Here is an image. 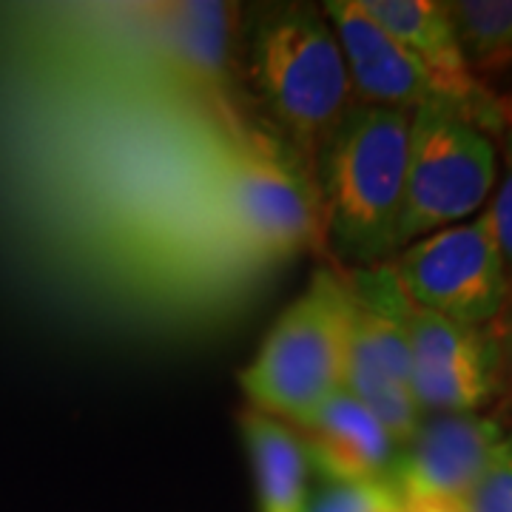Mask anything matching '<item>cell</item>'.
<instances>
[{"label": "cell", "mask_w": 512, "mask_h": 512, "mask_svg": "<svg viewBox=\"0 0 512 512\" xmlns=\"http://www.w3.org/2000/svg\"><path fill=\"white\" fill-rule=\"evenodd\" d=\"M407 143V111L353 103L316 154L322 239L348 271L387 265L399 254Z\"/></svg>", "instance_id": "obj_1"}, {"label": "cell", "mask_w": 512, "mask_h": 512, "mask_svg": "<svg viewBox=\"0 0 512 512\" xmlns=\"http://www.w3.org/2000/svg\"><path fill=\"white\" fill-rule=\"evenodd\" d=\"M245 69L276 137L313 174L319 148L353 106L345 55L322 6H256L245 26Z\"/></svg>", "instance_id": "obj_2"}, {"label": "cell", "mask_w": 512, "mask_h": 512, "mask_svg": "<svg viewBox=\"0 0 512 512\" xmlns=\"http://www.w3.org/2000/svg\"><path fill=\"white\" fill-rule=\"evenodd\" d=\"M348 373V293L339 271L319 268L308 291L268 330L239 387L251 410L299 427L345 390Z\"/></svg>", "instance_id": "obj_3"}, {"label": "cell", "mask_w": 512, "mask_h": 512, "mask_svg": "<svg viewBox=\"0 0 512 512\" xmlns=\"http://www.w3.org/2000/svg\"><path fill=\"white\" fill-rule=\"evenodd\" d=\"M495 180L498 148L484 128L444 106L413 111L399 251L433 231L467 222L490 200Z\"/></svg>", "instance_id": "obj_4"}, {"label": "cell", "mask_w": 512, "mask_h": 512, "mask_svg": "<svg viewBox=\"0 0 512 512\" xmlns=\"http://www.w3.org/2000/svg\"><path fill=\"white\" fill-rule=\"evenodd\" d=\"M222 194L239 237L254 251L291 256L322 245V208L313 174L276 134L228 128Z\"/></svg>", "instance_id": "obj_5"}, {"label": "cell", "mask_w": 512, "mask_h": 512, "mask_svg": "<svg viewBox=\"0 0 512 512\" xmlns=\"http://www.w3.org/2000/svg\"><path fill=\"white\" fill-rule=\"evenodd\" d=\"M339 274L348 293L345 390L376 413L402 450L424 419L410 393L407 313L413 302L390 262Z\"/></svg>", "instance_id": "obj_6"}, {"label": "cell", "mask_w": 512, "mask_h": 512, "mask_svg": "<svg viewBox=\"0 0 512 512\" xmlns=\"http://www.w3.org/2000/svg\"><path fill=\"white\" fill-rule=\"evenodd\" d=\"M390 265L416 308L467 328L493 325L510 302V276L487 214L404 245Z\"/></svg>", "instance_id": "obj_7"}, {"label": "cell", "mask_w": 512, "mask_h": 512, "mask_svg": "<svg viewBox=\"0 0 512 512\" xmlns=\"http://www.w3.org/2000/svg\"><path fill=\"white\" fill-rule=\"evenodd\" d=\"M322 12L345 55L353 103L407 114L424 106H444L464 114L484 131L501 134L507 128V117L495 100H473L450 89L419 57L387 35L359 0H328L322 3Z\"/></svg>", "instance_id": "obj_8"}, {"label": "cell", "mask_w": 512, "mask_h": 512, "mask_svg": "<svg viewBox=\"0 0 512 512\" xmlns=\"http://www.w3.org/2000/svg\"><path fill=\"white\" fill-rule=\"evenodd\" d=\"M410 393L430 416L478 413L501 387L504 362L490 330L467 328L421 308L407 313Z\"/></svg>", "instance_id": "obj_9"}, {"label": "cell", "mask_w": 512, "mask_h": 512, "mask_svg": "<svg viewBox=\"0 0 512 512\" xmlns=\"http://www.w3.org/2000/svg\"><path fill=\"white\" fill-rule=\"evenodd\" d=\"M504 436V427L481 413L421 419L387 484L407 504H464Z\"/></svg>", "instance_id": "obj_10"}, {"label": "cell", "mask_w": 512, "mask_h": 512, "mask_svg": "<svg viewBox=\"0 0 512 512\" xmlns=\"http://www.w3.org/2000/svg\"><path fill=\"white\" fill-rule=\"evenodd\" d=\"M239 6L231 3H165L157 6L160 52L191 97H197L228 128L242 126L234 94L231 37Z\"/></svg>", "instance_id": "obj_11"}, {"label": "cell", "mask_w": 512, "mask_h": 512, "mask_svg": "<svg viewBox=\"0 0 512 512\" xmlns=\"http://www.w3.org/2000/svg\"><path fill=\"white\" fill-rule=\"evenodd\" d=\"M311 473L325 484L387 481L399 444L373 410L348 390L330 396L311 419L293 427Z\"/></svg>", "instance_id": "obj_12"}, {"label": "cell", "mask_w": 512, "mask_h": 512, "mask_svg": "<svg viewBox=\"0 0 512 512\" xmlns=\"http://www.w3.org/2000/svg\"><path fill=\"white\" fill-rule=\"evenodd\" d=\"M370 18L450 89L473 100H493L467 72L456 26L441 0H359Z\"/></svg>", "instance_id": "obj_13"}, {"label": "cell", "mask_w": 512, "mask_h": 512, "mask_svg": "<svg viewBox=\"0 0 512 512\" xmlns=\"http://www.w3.org/2000/svg\"><path fill=\"white\" fill-rule=\"evenodd\" d=\"M239 433L251 458L259 512H308L311 467L293 427L248 407L239 413Z\"/></svg>", "instance_id": "obj_14"}, {"label": "cell", "mask_w": 512, "mask_h": 512, "mask_svg": "<svg viewBox=\"0 0 512 512\" xmlns=\"http://www.w3.org/2000/svg\"><path fill=\"white\" fill-rule=\"evenodd\" d=\"M467 72L512 123V0L447 3Z\"/></svg>", "instance_id": "obj_15"}, {"label": "cell", "mask_w": 512, "mask_h": 512, "mask_svg": "<svg viewBox=\"0 0 512 512\" xmlns=\"http://www.w3.org/2000/svg\"><path fill=\"white\" fill-rule=\"evenodd\" d=\"M308 512H402V498L387 481L325 484L308 501Z\"/></svg>", "instance_id": "obj_16"}, {"label": "cell", "mask_w": 512, "mask_h": 512, "mask_svg": "<svg viewBox=\"0 0 512 512\" xmlns=\"http://www.w3.org/2000/svg\"><path fill=\"white\" fill-rule=\"evenodd\" d=\"M464 512H512V433L498 444L484 476L464 498Z\"/></svg>", "instance_id": "obj_17"}, {"label": "cell", "mask_w": 512, "mask_h": 512, "mask_svg": "<svg viewBox=\"0 0 512 512\" xmlns=\"http://www.w3.org/2000/svg\"><path fill=\"white\" fill-rule=\"evenodd\" d=\"M501 171H504L501 183L495 188L493 202L484 214L490 217L512 288V123L501 131Z\"/></svg>", "instance_id": "obj_18"}, {"label": "cell", "mask_w": 512, "mask_h": 512, "mask_svg": "<svg viewBox=\"0 0 512 512\" xmlns=\"http://www.w3.org/2000/svg\"><path fill=\"white\" fill-rule=\"evenodd\" d=\"M495 342H498V350H501V362H504V370L512 373V293L510 302L504 305V311L498 313L493 330Z\"/></svg>", "instance_id": "obj_19"}, {"label": "cell", "mask_w": 512, "mask_h": 512, "mask_svg": "<svg viewBox=\"0 0 512 512\" xmlns=\"http://www.w3.org/2000/svg\"><path fill=\"white\" fill-rule=\"evenodd\" d=\"M402 512H464V504H407L402 501Z\"/></svg>", "instance_id": "obj_20"}]
</instances>
